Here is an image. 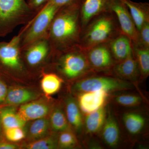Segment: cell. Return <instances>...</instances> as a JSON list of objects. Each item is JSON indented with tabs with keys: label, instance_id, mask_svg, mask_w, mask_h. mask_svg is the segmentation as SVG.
Returning a JSON list of instances; mask_svg holds the SVG:
<instances>
[{
	"label": "cell",
	"instance_id": "obj_32",
	"mask_svg": "<svg viewBox=\"0 0 149 149\" xmlns=\"http://www.w3.org/2000/svg\"><path fill=\"white\" fill-rule=\"evenodd\" d=\"M80 0H49V1L61 8L63 7L70 5L72 4L79 2Z\"/></svg>",
	"mask_w": 149,
	"mask_h": 149
},
{
	"label": "cell",
	"instance_id": "obj_23",
	"mask_svg": "<svg viewBox=\"0 0 149 149\" xmlns=\"http://www.w3.org/2000/svg\"><path fill=\"white\" fill-rule=\"evenodd\" d=\"M50 113V127L55 132H59L70 128L65 110L61 106H56L52 109Z\"/></svg>",
	"mask_w": 149,
	"mask_h": 149
},
{
	"label": "cell",
	"instance_id": "obj_3",
	"mask_svg": "<svg viewBox=\"0 0 149 149\" xmlns=\"http://www.w3.org/2000/svg\"><path fill=\"white\" fill-rule=\"evenodd\" d=\"M60 8L48 1L34 17L24 25L17 35L21 49L47 36L51 23Z\"/></svg>",
	"mask_w": 149,
	"mask_h": 149
},
{
	"label": "cell",
	"instance_id": "obj_35",
	"mask_svg": "<svg viewBox=\"0 0 149 149\" xmlns=\"http://www.w3.org/2000/svg\"><path fill=\"white\" fill-rule=\"evenodd\" d=\"M1 120H0V129H1Z\"/></svg>",
	"mask_w": 149,
	"mask_h": 149
},
{
	"label": "cell",
	"instance_id": "obj_29",
	"mask_svg": "<svg viewBox=\"0 0 149 149\" xmlns=\"http://www.w3.org/2000/svg\"><path fill=\"white\" fill-rule=\"evenodd\" d=\"M22 128V127H13L5 129V135L6 138L11 142L21 141L26 136L25 131Z\"/></svg>",
	"mask_w": 149,
	"mask_h": 149
},
{
	"label": "cell",
	"instance_id": "obj_8",
	"mask_svg": "<svg viewBox=\"0 0 149 149\" xmlns=\"http://www.w3.org/2000/svg\"><path fill=\"white\" fill-rule=\"evenodd\" d=\"M110 8L117 15L124 34L129 38L136 40L137 32L136 26L125 4L122 0H111Z\"/></svg>",
	"mask_w": 149,
	"mask_h": 149
},
{
	"label": "cell",
	"instance_id": "obj_11",
	"mask_svg": "<svg viewBox=\"0 0 149 149\" xmlns=\"http://www.w3.org/2000/svg\"><path fill=\"white\" fill-rule=\"evenodd\" d=\"M113 71L119 79L134 84L138 81L141 75L138 63L133 54L116 64Z\"/></svg>",
	"mask_w": 149,
	"mask_h": 149
},
{
	"label": "cell",
	"instance_id": "obj_13",
	"mask_svg": "<svg viewBox=\"0 0 149 149\" xmlns=\"http://www.w3.org/2000/svg\"><path fill=\"white\" fill-rule=\"evenodd\" d=\"M101 133L103 140L108 146H117L120 139V127L116 118L111 113L107 115L106 119Z\"/></svg>",
	"mask_w": 149,
	"mask_h": 149
},
{
	"label": "cell",
	"instance_id": "obj_21",
	"mask_svg": "<svg viewBox=\"0 0 149 149\" xmlns=\"http://www.w3.org/2000/svg\"><path fill=\"white\" fill-rule=\"evenodd\" d=\"M32 121L25 131L29 140L35 141L48 135L51 128L49 119L44 117Z\"/></svg>",
	"mask_w": 149,
	"mask_h": 149
},
{
	"label": "cell",
	"instance_id": "obj_12",
	"mask_svg": "<svg viewBox=\"0 0 149 149\" xmlns=\"http://www.w3.org/2000/svg\"><path fill=\"white\" fill-rule=\"evenodd\" d=\"M65 104V111L70 126L76 133H81L84 130V118L77 100L69 96Z\"/></svg>",
	"mask_w": 149,
	"mask_h": 149
},
{
	"label": "cell",
	"instance_id": "obj_30",
	"mask_svg": "<svg viewBox=\"0 0 149 149\" xmlns=\"http://www.w3.org/2000/svg\"><path fill=\"white\" fill-rule=\"evenodd\" d=\"M49 0H28L27 4L33 10L38 12L47 3Z\"/></svg>",
	"mask_w": 149,
	"mask_h": 149
},
{
	"label": "cell",
	"instance_id": "obj_16",
	"mask_svg": "<svg viewBox=\"0 0 149 149\" xmlns=\"http://www.w3.org/2000/svg\"><path fill=\"white\" fill-rule=\"evenodd\" d=\"M111 0H80L82 18L83 22H87L98 13L110 8Z\"/></svg>",
	"mask_w": 149,
	"mask_h": 149
},
{
	"label": "cell",
	"instance_id": "obj_1",
	"mask_svg": "<svg viewBox=\"0 0 149 149\" xmlns=\"http://www.w3.org/2000/svg\"><path fill=\"white\" fill-rule=\"evenodd\" d=\"M80 1L59 9L48 29L52 55L76 47L79 40Z\"/></svg>",
	"mask_w": 149,
	"mask_h": 149
},
{
	"label": "cell",
	"instance_id": "obj_34",
	"mask_svg": "<svg viewBox=\"0 0 149 149\" xmlns=\"http://www.w3.org/2000/svg\"><path fill=\"white\" fill-rule=\"evenodd\" d=\"M18 148V146L12 143L8 142H0V149H16Z\"/></svg>",
	"mask_w": 149,
	"mask_h": 149
},
{
	"label": "cell",
	"instance_id": "obj_5",
	"mask_svg": "<svg viewBox=\"0 0 149 149\" xmlns=\"http://www.w3.org/2000/svg\"><path fill=\"white\" fill-rule=\"evenodd\" d=\"M135 84L118 78L97 76L77 80L72 84L71 91L77 94L83 92L103 91L108 93L132 90Z\"/></svg>",
	"mask_w": 149,
	"mask_h": 149
},
{
	"label": "cell",
	"instance_id": "obj_15",
	"mask_svg": "<svg viewBox=\"0 0 149 149\" xmlns=\"http://www.w3.org/2000/svg\"><path fill=\"white\" fill-rule=\"evenodd\" d=\"M39 94L27 88L14 87L8 91L6 103L9 106L22 105L38 98Z\"/></svg>",
	"mask_w": 149,
	"mask_h": 149
},
{
	"label": "cell",
	"instance_id": "obj_24",
	"mask_svg": "<svg viewBox=\"0 0 149 149\" xmlns=\"http://www.w3.org/2000/svg\"><path fill=\"white\" fill-rule=\"evenodd\" d=\"M111 49L115 57L118 60H123L133 54L130 39L127 36H121L116 39L112 43Z\"/></svg>",
	"mask_w": 149,
	"mask_h": 149
},
{
	"label": "cell",
	"instance_id": "obj_28",
	"mask_svg": "<svg viewBox=\"0 0 149 149\" xmlns=\"http://www.w3.org/2000/svg\"><path fill=\"white\" fill-rule=\"evenodd\" d=\"M136 54L141 75L143 78H146L149 74V48L137 49Z\"/></svg>",
	"mask_w": 149,
	"mask_h": 149
},
{
	"label": "cell",
	"instance_id": "obj_26",
	"mask_svg": "<svg viewBox=\"0 0 149 149\" xmlns=\"http://www.w3.org/2000/svg\"><path fill=\"white\" fill-rule=\"evenodd\" d=\"M27 149H54L58 148V136L48 134L41 139L31 141L24 146Z\"/></svg>",
	"mask_w": 149,
	"mask_h": 149
},
{
	"label": "cell",
	"instance_id": "obj_33",
	"mask_svg": "<svg viewBox=\"0 0 149 149\" xmlns=\"http://www.w3.org/2000/svg\"><path fill=\"white\" fill-rule=\"evenodd\" d=\"M8 90L5 83L0 78V103L5 101Z\"/></svg>",
	"mask_w": 149,
	"mask_h": 149
},
{
	"label": "cell",
	"instance_id": "obj_10",
	"mask_svg": "<svg viewBox=\"0 0 149 149\" xmlns=\"http://www.w3.org/2000/svg\"><path fill=\"white\" fill-rule=\"evenodd\" d=\"M112 29L110 19L107 17L99 19L88 30L86 35V40L91 45L101 43L109 37Z\"/></svg>",
	"mask_w": 149,
	"mask_h": 149
},
{
	"label": "cell",
	"instance_id": "obj_14",
	"mask_svg": "<svg viewBox=\"0 0 149 149\" xmlns=\"http://www.w3.org/2000/svg\"><path fill=\"white\" fill-rule=\"evenodd\" d=\"M107 113L105 105L95 111L85 115L84 119V130L86 133L93 135L100 133L106 119Z\"/></svg>",
	"mask_w": 149,
	"mask_h": 149
},
{
	"label": "cell",
	"instance_id": "obj_6",
	"mask_svg": "<svg viewBox=\"0 0 149 149\" xmlns=\"http://www.w3.org/2000/svg\"><path fill=\"white\" fill-rule=\"evenodd\" d=\"M21 52L23 61L30 72L42 68L52 56V48L47 36L21 49Z\"/></svg>",
	"mask_w": 149,
	"mask_h": 149
},
{
	"label": "cell",
	"instance_id": "obj_7",
	"mask_svg": "<svg viewBox=\"0 0 149 149\" xmlns=\"http://www.w3.org/2000/svg\"><path fill=\"white\" fill-rule=\"evenodd\" d=\"M77 103L83 115L89 114L106 105L109 93L103 91L77 94Z\"/></svg>",
	"mask_w": 149,
	"mask_h": 149
},
{
	"label": "cell",
	"instance_id": "obj_19",
	"mask_svg": "<svg viewBox=\"0 0 149 149\" xmlns=\"http://www.w3.org/2000/svg\"><path fill=\"white\" fill-rule=\"evenodd\" d=\"M0 120L4 129L13 127L23 128L26 123L13 106L0 110Z\"/></svg>",
	"mask_w": 149,
	"mask_h": 149
},
{
	"label": "cell",
	"instance_id": "obj_22",
	"mask_svg": "<svg viewBox=\"0 0 149 149\" xmlns=\"http://www.w3.org/2000/svg\"><path fill=\"white\" fill-rule=\"evenodd\" d=\"M130 11V15L136 28L141 30L147 22L146 15V5L133 2L130 0H122Z\"/></svg>",
	"mask_w": 149,
	"mask_h": 149
},
{
	"label": "cell",
	"instance_id": "obj_20",
	"mask_svg": "<svg viewBox=\"0 0 149 149\" xmlns=\"http://www.w3.org/2000/svg\"><path fill=\"white\" fill-rule=\"evenodd\" d=\"M42 74L41 88L46 95H52L59 91L63 82L59 75L55 72L44 71Z\"/></svg>",
	"mask_w": 149,
	"mask_h": 149
},
{
	"label": "cell",
	"instance_id": "obj_9",
	"mask_svg": "<svg viewBox=\"0 0 149 149\" xmlns=\"http://www.w3.org/2000/svg\"><path fill=\"white\" fill-rule=\"evenodd\" d=\"M51 110V104L47 101L35 100L21 105L17 111L20 117L27 122L46 117Z\"/></svg>",
	"mask_w": 149,
	"mask_h": 149
},
{
	"label": "cell",
	"instance_id": "obj_31",
	"mask_svg": "<svg viewBox=\"0 0 149 149\" xmlns=\"http://www.w3.org/2000/svg\"><path fill=\"white\" fill-rule=\"evenodd\" d=\"M141 37L142 41L146 48H149V24L146 22L141 29Z\"/></svg>",
	"mask_w": 149,
	"mask_h": 149
},
{
	"label": "cell",
	"instance_id": "obj_2",
	"mask_svg": "<svg viewBox=\"0 0 149 149\" xmlns=\"http://www.w3.org/2000/svg\"><path fill=\"white\" fill-rule=\"evenodd\" d=\"M37 13L25 0H0V37L8 35L17 26L27 24Z\"/></svg>",
	"mask_w": 149,
	"mask_h": 149
},
{
	"label": "cell",
	"instance_id": "obj_17",
	"mask_svg": "<svg viewBox=\"0 0 149 149\" xmlns=\"http://www.w3.org/2000/svg\"><path fill=\"white\" fill-rule=\"evenodd\" d=\"M123 121L127 132L132 136H137L141 133L146 122L144 116L136 111L125 113L123 116Z\"/></svg>",
	"mask_w": 149,
	"mask_h": 149
},
{
	"label": "cell",
	"instance_id": "obj_4",
	"mask_svg": "<svg viewBox=\"0 0 149 149\" xmlns=\"http://www.w3.org/2000/svg\"><path fill=\"white\" fill-rule=\"evenodd\" d=\"M52 58L56 71L67 80L78 79L88 71L89 62L76 47L55 54Z\"/></svg>",
	"mask_w": 149,
	"mask_h": 149
},
{
	"label": "cell",
	"instance_id": "obj_25",
	"mask_svg": "<svg viewBox=\"0 0 149 149\" xmlns=\"http://www.w3.org/2000/svg\"><path fill=\"white\" fill-rule=\"evenodd\" d=\"M115 103L125 107L139 106L143 103V99L140 95L132 93H121L113 97Z\"/></svg>",
	"mask_w": 149,
	"mask_h": 149
},
{
	"label": "cell",
	"instance_id": "obj_27",
	"mask_svg": "<svg viewBox=\"0 0 149 149\" xmlns=\"http://www.w3.org/2000/svg\"><path fill=\"white\" fill-rule=\"evenodd\" d=\"M78 145L77 137L71 128L59 133L58 136V148L72 149L78 146Z\"/></svg>",
	"mask_w": 149,
	"mask_h": 149
},
{
	"label": "cell",
	"instance_id": "obj_18",
	"mask_svg": "<svg viewBox=\"0 0 149 149\" xmlns=\"http://www.w3.org/2000/svg\"><path fill=\"white\" fill-rule=\"evenodd\" d=\"M88 61L93 67L100 70L108 68L112 64L109 51L104 46L96 47L91 50L88 55Z\"/></svg>",
	"mask_w": 149,
	"mask_h": 149
}]
</instances>
